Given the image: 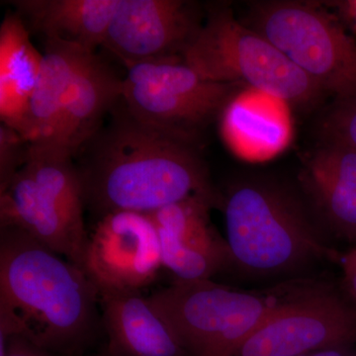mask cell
<instances>
[{
	"label": "cell",
	"mask_w": 356,
	"mask_h": 356,
	"mask_svg": "<svg viewBox=\"0 0 356 356\" xmlns=\"http://www.w3.org/2000/svg\"><path fill=\"white\" fill-rule=\"evenodd\" d=\"M232 261L259 276L290 273L323 257L325 248L298 198L266 178H248L224 202Z\"/></svg>",
	"instance_id": "cell-3"
},
{
	"label": "cell",
	"mask_w": 356,
	"mask_h": 356,
	"mask_svg": "<svg viewBox=\"0 0 356 356\" xmlns=\"http://www.w3.org/2000/svg\"><path fill=\"white\" fill-rule=\"evenodd\" d=\"M355 344L356 305L330 293H311L278 309L236 356H298Z\"/></svg>",
	"instance_id": "cell-8"
},
{
	"label": "cell",
	"mask_w": 356,
	"mask_h": 356,
	"mask_svg": "<svg viewBox=\"0 0 356 356\" xmlns=\"http://www.w3.org/2000/svg\"><path fill=\"white\" fill-rule=\"evenodd\" d=\"M28 144L24 138L10 126L0 125V188L6 186L27 159Z\"/></svg>",
	"instance_id": "cell-20"
},
{
	"label": "cell",
	"mask_w": 356,
	"mask_h": 356,
	"mask_svg": "<svg viewBox=\"0 0 356 356\" xmlns=\"http://www.w3.org/2000/svg\"><path fill=\"white\" fill-rule=\"evenodd\" d=\"M205 9L188 0H119L102 46L126 67L182 60Z\"/></svg>",
	"instance_id": "cell-9"
},
{
	"label": "cell",
	"mask_w": 356,
	"mask_h": 356,
	"mask_svg": "<svg viewBox=\"0 0 356 356\" xmlns=\"http://www.w3.org/2000/svg\"><path fill=\"white\" fill-rule=\"evenodd\" d=\"M110 112L108 126L81 149L84 161L77 170L84 202L99 218L123 211L152 214L194 195L220 202L195 145L138 120L120 98Z\"/></svg>",
	"instance_id": "cell-1"
},
{
	"label": "cell",
	"mask_w": 356,
	"mask_h": 356,
	"mask_svg": "<svg viewBox=\"0 0 356 356\" xmlns=\"http://www.w3.org/2000/svg\"><path fill=\"white\" fill-rule=\"evenodd\" d=\"M0 356H58L21 337H11L0 346Z\"/></svg>",
	"instance_id": "cell-21"
},
{
	"label": "cell",
	"mask_w": 356,
	"mask_h": 356,
	"mask_svg": "<svg viewBox=\"0 0 356 356\" xmlns=\"http://www.w3.org/2000/svg\"><path fill=\"white\" fill-rule=\"evenodd\" d=\"M355 250H356V245H355Z\"/></svg>",
	"instance_id": "cell-25"
},
{
	"label": "cell",
	"mask_w": 356,
	"mask_h": 356,
	"mask_svg": "<svg viewBox=\"0 0 356 356\" xmlns=\"http://www.w3.org/2000/svg\"><path fill=\"white\" fill-rule=\"evenodd\" d=\"M323 142L343 145L356 151V98L334 100L322 117Z\"/></svg>",
	"instance_id": "cell-19"
},
{
	"label": "cell",
	"mask_w": 356,
	"mask_h": 356,
	"mask_svg": "<svg viewBox=\"0 0 356 356\" xmlns=\"http://www.w3.org/2000/svg\"><path fill=\"white\" fill-rule=\"evenodd\" d=\"M343 280L346 290L356 305V250L353 248L344 257Z\"/></svg>",
	"instance_id": "cell-22"
},
{
	"label": "cell",
	"mask_w": 356,
	"mask_h": 356,
	"mask_svg": "<svg viewBox=\"0 0 356 356\" xmlns=\"http://www.w3.org/2000/svg\"><path fill=\"white\" fill-rule=\"evenodd\" d=\"M120 102L138 120L195 145L224 113L242 84L208 81L182 60L126 67Z\"/></svg>",
	"instance_id": "cell-7"
},
{
	"label": "cell",
	"mask_w": 356,
	"mask_h": 356,
	"mask_svg": "<svg viewBox=\"0 0 356 356\" xmlns=\"http://www.w3.org/2000/svg\"><path fill=\"white\" fill-rule=\"evenodd\" d=\"M242 22L334 100L356 98V39L334 14L314 2L267 0L248 4Z\"/></svg>",
	"instance_id": "cell-6"
},
{
	"label": "cell",
	"mask_w": 356,
	"mask_h": 356,
	"mask_svg": "<svg viewBox=\"0 0 356 356\" xmlns=\"http://www.w3.org/2000/svg\"><path fill=\"white\" fill-rule=\"evenodd\" d=\"M91 54L74 44L44 40L38 81L19 133L28 144L54 142L70 84Z\"/></svg>",
	"instance_id": "cell-17"
},
{
	"label": "cell",
	"mask_w": 356,
	"mask_h": 356,
	"mask_svg": "<svg viewBox=\"0 0 356 356\" xmlns=\"http://www.w3.org/2000/svg\"><path fill=\"white\" fill-rule=\"evenodd\" d=\"M102 325L112 356H186L149 300L136 290L99 291Z\"/></svg>",
	"instance_id": "cell-13"
},
{
	"label": "cell",
	"mask_w": 356,
	"mask_h": 356,
	"mask_svg": "<svg viewBox=\"0 0 356 356\" xmlns=\"http://www.w3.org/2000/svg\"><path fill=\"white\" fill-rule=\"evenodd\" d=\"M93 356H112V355H110V353H107L106 350H104L102 351V353H100L99 355H93Z\"/></svg>",
	"instance_id": "cell-24"
},
{
	"label": "cell",
	"mask_w": 356,
	"mask_h": 356,
	"mask_svg": "<svg viewBox=\"0 0 356 356\" xmlns=\"http://www.w3.org/2000/svg\"><path fill=\"white\" fill-rule=\"evenodd\" d=\"M122 79L95 53L89 55L72 79L54 144L72 156L98 131L103 116L121 95Z\"/></svg>",
	"instance_id": "cell-14"
},
{
	"label": "cell",
	"mask_w": 356,
	"mask_h": 356,
	"mask_svg": "<svg viewBox=\"0 0 356 356\" xmlns=\"http://www.w3.org/2000/svg\"><path fill=\"white\" fill-rule=\"evenodd\" d=\"M43 54L30 39L29 30L15 13L7 14L0 26V118L1 123L20 133Z\"/></svg>",
	"instance_id": "cell-18"
},
{
	"label": "cell",
	"mask_w": 356,
	"mask_h": 356,
	"mask_svg": "<svg viewBox=\"0 0 356 356\" xmlns=\"http://www.w3.org/2000/svg\"><path fill=\"white\" fill-rule=\"evenodd\" d=\"M163 266L158 229L151 215L109 213L89 235L83 270L99 291L149 286Z\"/></svg>",
	"instance_id": "cell-10"
},
{
	"label": "cell",
	"mask_w": 356,
	"mask_h": 356,
	"mask_svg": "<svg viewBox=\"0 0 356 356\" xmlns=\"http://www.w3.org/2000/svg\"><path fill=\"white\" fill-rule=\"evenodd\" d=\"M0 227L24 232L83 269L89 238L83 210L40 186L24 168L0 188Z\"/></svg>",
	"instance_id": "cell-11"
},
{
	"label": "cell",
	"mask_w": 356,
	"mask_h": 356,
	"mask_svg": "<svg viewBox=\"0 0 356 356\" xmlns=\"http://www.w3.org/2000/svg\"><path fill=\"white\" fill-rule=\"evenodd\" d=\"M182 62L208 81L248 84L297 108L315 107L325 95L268 40L236 19L226 3L205 6L203 24Z\"/></svg>",
	"instance_id": "cell-4"
},
{
	"label": "cell",
	"mask_w": 356,
	"mask_h": 356,
	"mask_svg": "<svg viewBox=\"0 0 356 356\" xmlns=\"http://www.w3.org/2000/svg\"><path fill=\"white\" fill-rule=\"evenodd\" d=\"M304 182L332 229L356 243V151L323 142L307 161Z\"/></svg>",
	"instance_id": "cell-16"
},
{
	"label": "cell",
	"mask_w": 356,
	"mask_h": 356,
	"mask_svg": "<svg viewBox=\"0 0 356 356\" xmlns=\"http://www.w3.org/2000/svg\"><path fill=\"white\" fill-rule=\"evenodd\" d=\"M119 0H15L11 6L28 30L44 40L95 53L102 46Z\"/></svg>",
	"instance_id": "cell-15"
},
{
	"label": "cell",
	"mask_w": 356,
	"mask_h": 356,
	"mask_svg": "<svg viewBox=\"0 0 356 356\" xmlns=\"http://www.w3.org/2000/svg\"><path fill=\"white\" fill-rule=\"evenodd\" d=\"M147 298L186 356H236L248 337L294 296L241 291L211 280H177Z\"/></svg>",
	"instance_id": "cell-5"
},
{
	"label": "cell",
	"mask_w": 356,
	"mask_h": 356,
	"mask_svg": "<svg viewBox=\"0 0 356 356\" xmlns=\"http://www.w3.org/2000/svg\"><path fill=\"white\" fill-rule=\"evenodd\" d=\"M214 205L194 195L149 214L158 229L163 266L178 281L210 280L232 261L227 241L211 226Z\"/></svg>",
	"instance_id": "cell-12"
},
{
	"label": "cell",
	"mask_w": 356,
	"mask_h": 356,
	"mask_svg": "<svg viewBox=\"0 0 356 356\" xmlns=\"http://www.w3.org/2000/svg\"><path fill=\"white\" fill-rule=\"evenodd\" d=\"M99 292L81 267L24 232L0 227V346L21 337L58 356H84Z\"/></svg>",
	"instance_id": "cell-2"
},
{
	"label": "cell",
	"mask_w": 356,
	"mask_h": 356,
	"mask_svg": "<svg viewBox=\"0 0 356 356\" xmlns=\"http://www.w3.org/2000/svg\"><path fill=\"white\" fill-rule=\"evenodd\" d=\"M334 6L339 8V13H341L344 19L350 21L351 24L356 28V0L348 1L334 2Z\"/></svg>",
	"instance_id": "cell-23"
}]
</instances>
